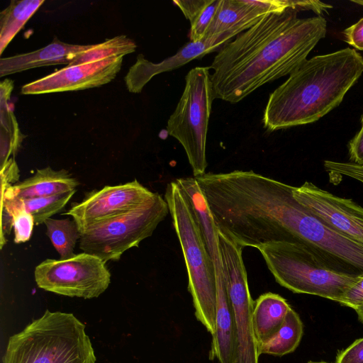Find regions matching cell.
Returning <instances> with one entry per match:
<instances>
[{
	"label": "cell",
	"instance_id": "obj_1",
	"mask_svg": "<svg viewBox=\"0 0 363 363\" xmlns=\"http://www.w3.org/2000/svg\"><path fill=\"white\" fill-rule=\"evenodd\" d=\"M298 11L292 6L269 13L219 50L210 66L214 99L238 103L307 60L327 23L322 16L299 18Z\"/></svg>",
	"mask_w": 363,
	"mask_h": 363
},
{
	"label": "cell",
	"instance_id": "obj_2",
	"mask_svg": "<svg viewBox=\"0 0 363 363\" xmlns=\"http://www.w3.org/2000/svg\"><path fill=\"white\" fill-rule=\"evenodd\" d=\"M363 73V57L346 48L306 60L269 96L262 121L269 131L313 123L338 106Z\"/></svg>",
	"mask_w": 363,
	"mask_h": 363
},
{
	"label": "cell",
	"instance_id": "obj_3",
	"mask_svg": "<svg viewBox=\"0 0 363 363\" xmlns=\"http://www.w3.org/2000/svg\"><path fill=\"white\" fill-rule=\"evenodd\" d=\"M85 328L72 313L46 310L9 337L2 363H96Z\"/></svg>",
	"mask_w": 363,
	"mask_h": 363
},
{
	"label": "cell",
	"instance_id": "obj_4",
	"mask_svg": "<svg viewBox=\"0 0 363 363\" xmlns=\"http://www.w3.org/2000/svg\"><path fill=\"white\" fill-rule=\"evenodd\" d=\"M164 199L184 255L195 316L213 337L216 333V305L213 261L189 202L176 180L167 184Z\"/></svg>",
	"mask_w": 363,
	"mask_h": 363
},
{
	"label": "cell",
	"instance_id": "obj_5",
	"mask_svg": "<svg viewBox=\"0 0 363 363\" xmlns=\"http://www.w3.org/2000/svg\"><path fill=\"white\" fill-rule=\"evenodd\" d=\"M258 250L276 281L296 294L315 295L340 303L362 275L339 271L299 242H274Z\"/></svg>",
	"mask_w": 363,
	"mask_h": 363
},
{
	"label": "cell",
	"instance_id": "obj_6",
	"mask_svg": "<svg viewBox=\"0 0 363 363\" xmlns=\"http://www.w3.org/2000/svg\"><path fill=\"white\" fill-rule=\"evenodd\" d=\"M213 99L210 67L192 68L167 121V133L182 145L194 177L203 175L207 167L206 139Z\"/></svg>",
	"mask_w": 363,
	"mask_h": 363
},
{
	"label": "cell",
	"instance_id": "obj_7",
	"mask_svg": "<svg viewBox=\"0 0 363 363\" xmlns=\"http://www.w3.org/2000/svg\"><path fill=\"white\" fill-rule=\"evenodd\" d=\"M169 213L166 200L157 193L137 208L89 227L81 234L79 248L106 263L118 260L126 250L151 236Z\"/></svg>",
	"mask_w": 363,
	"mask_h": 363
},
{
	"label": "cell",
	"instance_id": "obj_8",
	"mask_svg": "<svg viewBox=\"0 0 363 363\" xmlns=\"http://www.w3.org/2000/svg\"><path fill=\"white\" fill-rule=\"evenodd\" d=\"M223 278L234 315L235 352L233 363H258L252 325V300L242 256V247L218 230Z\"/></svg>",
	"mask_w": 363,
	"mask_h": 363
},
{
	"label": "cell",
	"instance_id": "obj_9",
	"mask_svg": "<svg viewBox=\"0 0 363 363\" xmlns=\"http://www.w3.org/2000/svg\"><path fill=\"white\" fill-rule=\"evenodd\" d=\"M34 276L40 289L86 299L99 296L111 282L106 262L84 252L67 259H47L35 267Z\"/></svg>",
	"mask_w": 363,
	"mask_h": 363
},
{
	"label": "cell",
	"instance_id": "obj_10",
	"mask_svg": "<svg viewBox=\"0 0 363 363\" xmlns=\"http://www.w3.org/2000/svg\"><path fill=\"white\" fill-rule=\"evenodd\" d=\"M136 179L123 184L106 186L87 193L80 202L72 203L65 216L76 222L82 234L89 227L137 208L155 197Z\"/></svg>",
	"mask_w": 363,
	"mask_h": 363
},
{
	"label": "cell",
	"instance_id": "obj_11",
	"mask_svg": "<svg viewBox=\"0 0 363 363\" xmlns=\"http://www.w3.org/2000/svg\"><path fill=\"white\" fill-rule=\"evenodd\" d=\"M296 199L340 233L363 245V207L310 182L295 186Z\"/></svg>",
	"mask_w": 363,
	"mask_h": 363
},
{
	"label": "cell",
	"instance_id": "obj_12",
	"mask_svg": "<svg viewBox=\"0 0 363 363\" xmlns=\"http://www.w3.org/2000/svg\"><path fill=\"white\" fill-rule=\"evenodd\" d=\"M123 57H112L77 65H67L21 87L22 94L79 91L111 82L121 70Z\"/></svg>",
	"mask_w": 363,
	"mask_h": 363
},
{
	"label": "cell",
	"instance_id": "obj_13",
	"mask_svg": "<svg viewBox=\"0 0 363 363\" xmlns=\"http://www.w3.org/2000/svg\"><path fill=\"white\" fill-rule=\"evenodd\" d=\"M294 1L220 0L204 40L224 39L228 42L247 30L266 15L294 6Z\"/></svg>",
	"mask_w": 363,
	"mask_h": 363
},
{
	"label": "cell",
	"instance_id": "obj_14",
	"mask_svg": "<svg viewBox=\"0 0 363 363\" xmlns=\"http://www.w3.org/2000/svg\"><path fill=\"white\" fill-rule=\"evenodd\" d=\"M225 44L226 42L221 39L204 40L197 43L190 41L184 45L175 55L158 63L148 61L140 54L124 78L125 85L130 92L140 93L154 76L180 67L194 59L213 52Z\"/></svg>",
	"mask_w": 363,
	"mask_h": 363
},
{
	"label": "cell",
	"instance_id": "obj_15",
	"mask_svg": "<svg viewBox=\"0 0 363 363\" xmlns=\"http://www.w3.org/2000/svg\"><path fill=\"white\" fill-rule=\"evenodd\" d=\"M92 45H75L55 38L39 50L0 59V77H3L33 68L55 65H69L78 54L89 50Z\"/></svg>",
	"mask_w": 363,
	"mask_h": 363
},
{
	"label": "cell",
	"instance_id": "obj_16",
	"mask_svg": "<svg viewBox=\"0 0 363 363\" xmlns=\"http://www.w3.org/2000/svg\"><path fill=\"white\" fill-rule=\"evenodd\" d=\"M78 185V181L68 171L47 167L37 169L33 176L17 184L1 183V189L11 197L23 200L67 193L76 190Z\"/></svg>",
	"mask_w": 363,
	"mask_h": 363
},
{
	"label": "cell",
	"instance_id": "obj_17",
	"mask_svg": "<svg viewBox=\"0 0 363 363\" xmlns=\"http://www.w3.org/2000/svg\"><path fill=\"white\" fill-rule=\"evenodd\" d=\"M184 191L214 264H222L218 229L201 189L195 177L176 179Z\"/></svg>",
	"mask_w": 363,
	"mask_h": 363
},
{
	"label": "cell",
	"instance_id": "obj_18",
	"mask_svg": "<svg viewBox=\"0 0 363 363\" xmlns=\"http://www.w3.org/2000/svg\"><path fill=\"white\" fill-rule=\"evenodd\" d=\"M291 308L284 298L272 292L260 295L254 301L252 325L257 347L279 330Z\"/></svg>",
	"mask_w": 363,
	"mask_h": 363
},
{
	"label": "cell",
	"instance_id": "obj_19",
	"mask_svg": "<svg viewBox=\"0 0 363 363\" xmlns=\"http://www.w3.org/2000/svg\"><path fill=\"white\" fill-rule=\"evenodd\" d=\"M1 145L0 168L15 155L19 149L23 135L20 132L18 123L9 108L8 101L13 88V82L5 79L1 82Z\"/></svg>",
	"mask_w": 363,
	"mask_h": 363
},
{
	"label": "cell",
	"instance_id": "obj_20",
	"mask_svg": "<svg viewBox=\"0 0 363 363\" xmlns=\"http://www.w3.org/2000/svg\"><path fill=\"white\" fill-rule=\"evenodd\" d=\"M303 334L299 315L291 308L279 330L267 342L257 347L259 355L267 354L281 357L295 351Z\"/></svg>",
	"mask_w": 363,
	"mask_h": 363
},
{
	"label": "cell",
	"instance_id": "obj_21",
	"mask_svg": "<svg viewBox=\"0 0 363 363\" xmlns=\"http://www.w3.org/2000/svg\"><path fill=\"white\" fill-rule=\"evenodd\" d=\"M75 192L76 190H74L52 196L23 200L16 199L1 192V206L19 208L26 211L33 216L35 224L39 225L60 212Z\"/></svg>",
	"mask_w": 363,
	"mask_h": 363
},
{
	"label": "cell",
	"instance_id": "obj_22",
	"mask_svg": "<svg viewBox=\"0 0 363 363\" xmlns=\"http://www.w3.org/2000/svg\"><path fill=\"white\" fill-rule=\"evenodd\" d=\"M44 0H13L0 13V54L44 3Z\"/></svg>",
	"mask_w": 363,
	"mask_h": 363
},
{
	"label": "cell",
	"instance_id": "obj_23",
	"mask_svg": "<svg viewBox=\"0 0 363 363\" xmlns=\"http://www.w3.org/2000/svg\"><path fill=\"white\" fill-rule=\"evenodd\" d=\"M44 224L46 235L60 255V259H67L75 254L74 249L79 240L81 233L76 222L72 219H47Z\"/></svg>",
	"mask_w": 363,
	"mask_h": 363
},
{
	"label": "cell",
	"instance_id": "obj_24",
	"mask_svg": "<svg viewBox=\"0 0 363 363\" xmlns=\"http://www.w3.org/2000/svg\"><path fill=\"white\" fill-rule=\"evenodd\" d=\"M136 43L126 35H118L106 41L93 44L92 47L77 55L69 65L99 61L112 57H123L135 51Z\"/></svg>",
	"mask_w": 363,
	"mask_h": 363
},
{
	"label": "cell",
	"instance_id": "obj_25",
	"mask_svg": "<svg viewBox=\"0 0 363 363\" xmlns=\"http://www.w3.org/2000/svg\"><path fill=\"white\" fill-rule=\"evenodd\" d=\"M219 3L220 0H210L208 4L191 23L189 35L191 42L197 43L203 40L215 16Z\"/></svg>",
	"mask_w": 363,
	"mask_h": 363
},
{
	"label": "cell",
	"instance_id": "obj_26",
	"mask_svg": "<svg viewBox=\"0 0 363 363\" xmlns=\"http://www.w3.org/2000/svg\"><path fill=\"white\" fill-rule=\"evenodd\" d=\"M323 167L326 172L338 175H345L363 183V165L353 162L325 160Z\"/></svg>",
	"mask_w": 363,
	"mask_h": 363
},
{
	"label": "cell",
	"instance_id": "obj_27",
	"mask_svg": "<svg viewBox=\"0 0 363 363\" xmlns=\"http://www.w3.org/2000/svg\"><path fill=\"white\" fill-rule=\"evenodd\" d=\"M335 363H363V337L356 340L346 349L340 351Z\"/></svg>",
	"mask_w": 363,
	"mask_h": 363
},
{
	"label": "cell",
	"instance_id": "obj_28",
	"mask_svg": "<svg viewBox=\"0 0 363 363\" xmlns=\"http://www.w3.org/2000/svg\"><path fill=\"white\" fill-rule=\"evenodd\" d=\"M340 303L354 311L363 304V274L345 293Z\"/></svg>",
	"mask_w": 363,
	"mask_h": 363
},
{
	"label": "cell",
	"instance_id": "obj_29",
	"mask_svg": "<svg viewBox=\"0 0 363 363\" xmlns=\"http://www.w3.org/2000/svg\"><path fill=\"white\" fill-rule=\"evenodd\" d=\"M210 0H175L173 3L177 6L186 19L191 23Z\"/></svg>",
	"mask_w": 363,
	"mask_h": 363
},
{
	"label": "cell",
	"instance_id": "obj_30",
	"mask_svg": "<svg viewBox=\"0 0 363 363\" xmlns=\"http://www.w3.org/2000/svg\"><path fill=\"white\" fill-rule=\"evenodd\" d=\"M342 33L347 43L363 51V17L345 29Z\"/></svg>",
	"mask_w": 363,
	"mask_h": 363
},
{
	"label": "cell",
	"instance_id": "obj_31",
	"mask_svg": "<svg viewBox=\"0 0 363 363\" xmlns=\"http://www.w3.org/2000/svg\"><path fill=\"white\" fill-rule=\"evenodd\" d=\"M362 128L348 144L351 162L363 165V123Z\"/></svg>",
	"mask_w": 363,
	"mask_h": 363
},
{
	"label": "cell",
	"instance_id": "obj_32",
	"mask_svg": "<svg viewBox=\"0 0 363 363\" xmlns=\"http://www.w3.org/2000/svg\"><path fill=\"white\" fill-rule=\"evenodd\" d=\"M1 183L13 184L19 178V169L13 157L0 168Z\"/></svg>",
	"mask_w": 363,
	"mask_h": 363
},
{
	"label": "cell",
	"instance_id": "obj_33",
	"mask_svg": "<svg viewBox=\"0 0 363 363\" xmlns=\"http://www.w3.org/2000/svg\"><path fill=\"white\" fill-rule=\"evenodd\" d=\"M359 320L363 323V304L355 310Z\"/></svg>",
	"mask_w": 363,
	"mask_h": 363
},
{
	"label": "cell",
	"instance_id": "obj_34",
	"mask_svg": "<svg viewBox=\"0 0 363 363\" xmlns=\"http://www.w3.org/2000/svg\"><path fill=\"white\" fill-rule=\"evenodd\" d=\"M352 2L355 3V4H360L362 6H363V1H352Z\"/></svg>",
	"mask_w": 363,
	"mask_h": 363
},
{
	"label": "cell",
	"instance_id": "obj_35",
	"mask_svg": "<svg viewBox=\"0 0 363 363\" xmlns=\"http://www.w3.org/2000/svg\"><path fill=\"white\" fill-rule=\"evenodd\" d=\"M308 363H329V362H323V361H320V362L309 361Z\"/></svg>",
	"mask_w": 363,
	"mask_h": 363
},
{
	"label": "cell",
	"instance_id": "obj_36",
	"mask_svg": "<svg viewBox=\"0 0 363 363\" xmlns=\"http://www.w3.org/2000/svg\"><path fill=\"white\" fill-rule=\"evenodd\" d=\"M361 122H362V123H363V115H362V116L361 118Z\"/></svg>",
	"mask_w": 363,
	"mask_h": 363
}]
</instances>
